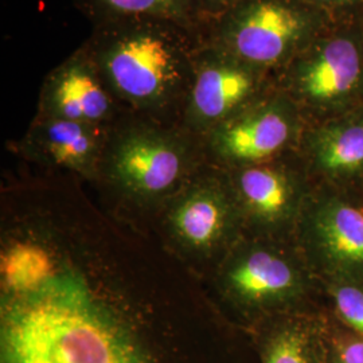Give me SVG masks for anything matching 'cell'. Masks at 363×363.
Instances as JSON below:
<instances>
[{
    "label": "cell",
    "mask_w": 363,
    "mask_h": 363,
    "mask_svg": "<svg viewBox=\"0 0 363 363\" xmlns=\"http://www.w3.org/2000/svg\"><path fill=\"white\" fill-rule=\"evenodd\" d=\"M203 43L201 30L130 18L94 25L84 49L117 101L143 112L184 108Z\"/></svg>",
    "instance_id": "obj_1"
},
{
    "label": "cell",
    "mask_w": 363,
    "mask_h": 363,
    "mask_svg": "<svg viewBox=\"0 0 363 363\" xmlns=\"http://www.w3.org/2000/svg\"><path fill=\"white\" fill-rule=\"evenodd\" d=\"M306 31L303 13L283 0H242L203 28L208 43L256 67L276 65Z\"/></svg>",
    "instance_id": "obj_2"
},
{
    "label": "cell",
    "mask_w": 363,
    "mask_h": 363,
    "mask_svg": "<svg viewBox=\"0 0 363 363\" xmlns=\"http://www.w3.org/2000/svg\"><path fill=\"white\" fill-rule=\"evenodd\" d=\"M189 148L169 130L138 125L121 132L108 148V169L124 190L157 196L174 189L189 166Z\"/></svg>",
    "instance_id": "obj_3"
},
{
    "label": "cell",
    "mask_w": 363,
    "mask_h": 363,
    "mask_svg": "<svg viewBox=\"0 0 363 363\" xmlns=\"http://www.w3.org/2000/svg\"><path fill=\"white\" fill-rule=\"evenodd\" d=\"M252 67L256 66L249 65L203 38L183 108L187 127L208 133L233 117L256 89L257 78Z\"/></svg>",
    "instance_id": "obj_4"
},
{
    "label": "cell",
    "mask_w": 363,
    "mask_h": 363,
    "mask_svg": "<svg viewBox=\"0 0 363 363\" xmlns=\"http://www.w3.org/2000/svg\"><path fill=\"white\" fill-rule=\"evenodd\" d=\"M116 103L84 46L52 69L42 89L45 116L97 127L112 117Z\"/></svg>",
    "instance_id": "obj_5"
},
{
    "label": "cell",
    "mask_w": 363,
    "mask_h": 363,
    "mask_svg": "<svg viewBox=\"0 0 363 363\" xmlns=\"http://www.w3.org/2000/svg\"><path fill=\"white\" fill-rule=\"evenodd\" d=\"M225 280L234 298L253 308L281 306L298 298L304 289L298 267L267 247H252L235 257Z\"/></svg>",
    "instance_id": "obj_6"
},
{
    "label": "cell",
    "mask_w": 363,
    "mask_h": 363,
    "mask_svg": "<svg viewBox=\"0 0 363 363\" xmlns=\"http://www.w3.org/2000/svg\"><path fill=\"white\" fill-rule=\"evenodd\" d=\"M312 245L322 264L339 280H363V210L347 201L328 198L313 210Z\"/></svg>",
    "instance_id": "obj_7"
},
{
    "label": "cell",
    "mask_w": 363,
    "mask_h": 363,
    "mask_svg": "<svg viewBox=\"0 0 363 363\" xmlns=\"http://www.w3.org/2000/svg\"><path fill=\"white\" fill-rule=\"evenodd\" d=\"M292 135V120L280 104L234 115L208 132L210 148L228 162L257 163L280 152Z\"/></svg>",
    "instance_id": "obj_8"
},
{
    "label": "cell",
    "mask_w": 363,
    "mask_h": 363,
    "mask_svg": "<svg viewBox=\"0 0 363 363\" xmlns=\"http://www.w3.org/2000/svg\"><path fill=\"white\" fill-rule=\"evenodd\" d=\"M101 127L65 118L43 116L33 132V143L54 164L89 172L103 150Z\"/></svg>",
    "instance_id": "obj_9"
},
{
    "label": "cell",
    "mask_w": 363,
    "mask_h": 363,
    "mask_svg": "<svg viewBox=\"0 0 363 363\" xmlns=\"http://www.w3.org/2000/svg\"><path fill=\"white\" fill-rule=\"evenodd\" d=\"M361 76V61L355 45L349 39H335L301 67L298 88L315 101L339 99L352 91Z\"/></svg>",
    "instance_id": "obj_10"
},
{
    "label": "cell",
    "mask_w": 363,
    "mask_h": 363,
    "mask_svg": "<svg viewBox=\"0 0 363 363\" xmlns=\"http://www.w3.org/2000/svg\"><path fill=\"white\" fill-rule=\"evenodd\" d=\"M229 218V205L220 190L202 186L181 199L171 214V225L183 244L206 250L223 238Z\"/></svg>",
    "instance_id": "obj_11"
},
{
    "label": "cell",
    "mask_w": 363,
    "mask_h": 363,
    "mask_svg": "<svg viewBox=\"0 0 363 363\" xmlns=\"http://www.w3.org/2000/svg\"><path fill=\"white\" fill-rule=\"evenodd\" d=\"M259 363H328L325 323L288 319L259 333Z\"/></svg>",
    "instance_id": "obj_12"
},
{
    "label": "cell",
    "mask_w": 363,
    "mask_h": 363,
    "mask_svg": "<svg viewBox=\"0 0 363 363\" xmlns=\"http://www.w3.org/2000/svg\"><path fill=\"white\" fill-rule=\"evenodd\" d=\"M237 187L247 211L264 223L288 220L296 206L295 186L281 169L247 167L240 172Z\"/></svg>",
    "instance_id": "obj_13"
},
{
    "label": "cell",
    "mask_w": 363,
    "mask_h": 363,
    "mask_svg": "<svg viewBox=\"0 0 363 363\" xmlns=\"http://www.w3.org/2000/svg\"><path fill=\"white\" fill-rule=\"evenodd\" d=\"M94 25L130 18L164 19L201 30L196 0H74Z\"/></svg>",
    "instance_id": "obj_14"
},
{
    "label": "cell",
    "mask_w": 363,
    "mask_h": 363,
    "mask_svg": "<svg viewBox=\"0 0 363 363\" xmlns=\"http://www.w3.org/2000/svg\"><path fill=\"white\" fill-rule=\"evenodd\" d=\"M316 163L328 175L351 178L363 174V121L322 130L313 142Z\"/></svg>",
    "instance_id": "obj_15"
},
{
    "label": "cell",
    "mask_w": 363,
    "mask_h": 363,
    "mask_svg": "<svg viewBox=\"0 0 363 363\" xmlns=\"http://www.w3.org/2000/svg\"><path fill=\"white\" fill-rule=\"evenodd\" d=\"M54 274L52 257L43 247L22 242L7 250L1 261V276L9 292L22 295L37 289Z\"/></svg>",
    "instance_id": "obj_16"
},
{
    "label": "cell",
    "mask_w": 363,
    "mask_h": 363,
    "mask_svg": "<svg viewBox=\"0 0 363 363\" xmlns=\"http://www.w3.org/2000/svg\"><path fill=\"white\" fill-rule=\"evenodd\" d=\"M328 363H363V337L340 323L325 325Z\"/></svg>",
    "instance_id": "obj_17"
},
{
    "label": "cell",
    "mask_w": 363,
    "mask_h": 363,
    "mask_svg": "<svg viewBox=\"0 0 363 363\" xmlns=\"http://www.w3.org/2000/svg\"><path fill=\"white\" fill-rule=\"evenodd\" d=\"M331 292L342 325L363 337V284L361 281L337 280Z\"/></svg>",
    "instance_id": "obj_18"
},
{
    "label": "cell",
    "mask_w": 363,
    "mask_h": 363,
    "mask_svg": "<svg viewBox=\"0 0 363 363\" xmlns=\"http://www.w3.org/2000/svg\"><path fill=\"white\" fill-rule=\"evenodd\" d=\"M241 1L242 0H196L198 16L202 31L205 27L230 11Z\"/></svg>",
    "instance_id": "obj_19"
},
{
    "label": "cell",
    "mask_w": 363,
    "mask_h": 363,
    "mask_svg": "<svg viewBox=\"0 0 363 363\" xmlns=\"http://www.w3.org/2000/svg\"><path fill=\"white\" fill-rule=\"evenodd\" d=\"M323 1H335V0H323Z\"/></svg>",
    "instance_id": "obj_20"
}]
</instances>
